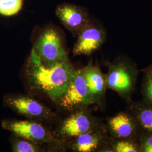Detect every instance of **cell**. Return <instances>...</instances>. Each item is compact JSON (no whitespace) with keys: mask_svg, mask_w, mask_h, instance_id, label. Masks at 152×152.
<instances>
[{"mask_svg":"<svg viewBox=\"0 0 152 152\" xmlns=\"http://www.w3.org/2000/svg\"><path fill=\"white\" fill-rule=\"evenodd\" d=\"M139 120L145 129L152 132V109L142 110L139 114Z\"/></svg>","mask_w":152,"mask_h":152,"instance_id":"obj_15","label":"cell"},{"mask_svg":"<svg viewBox=\"0 0 152 152\" xmlns=\"http://www.w3.org/2000/svg\"><path fill=\"white\" fill-rule=\"evenodd\" d=\"M107 83L109 88L119 92L130 90L132 81L128 72L122 67H115L109 73Z\"/></svg>","mask_w":152,"mask_h":152,"instance_id":"obj_10","label":"cell"},{"mask_svg":"<svg viewBox=\"0 0 152 152\" xmlns=\"http://www.w3.org/2000/svg\"><path fill=\"white\" fill-rule=\"evenodd\" d=\"M109 124L112 131L120 137H127L133 132L132 121L126 114L120 113L115 115L110 120Z\"/></svg>","mask_w":152,"mask_h":152,"instance_id":"obj_11","label":"cell"},{"mask_svg":"<svg viewBox=\"0 0 152 152\" xmlns=\"http://www.w3.org/2000/svg\"><path fill=\"white\" fill-rule=\"evenodd\" d=\"M141 151L143 152H152V136L147 138L142 144Z\"/></svg>","mask_w":152,"mask_h":152,"instance_id":"obj_18","label":"cell"},{"mask_svg":"<svg viewBox=\"0 0 152 152\" xmlns=\"http://www.w3.org/2000/svg\"><path fill=\"white\" fill-rule=\"evenodd\" d=\"M92 122L83 112L72 114L64 121L61 125L59 133L64 137H77L91 131Z\"/></svg>","mask_w":152,"mask_h":152,"instance_id":"obj_8","label":"cell"},{"mask_svg":"<svg viewBox=\"0 0 152 152\" xmlns=\"http://www.w3.org/2000/svg\"><path fill=\"white\" fill-rule=\"evenodd\" d=\"M9 104L17 112L33 118L48 119L53 116V112L35 99L26 96L11 98Z\"/></svg>","mask_w":152,"mask_h":152,"instance_id":"obj_7","label":"cell"},{"mask_svg":"<svg viewBox=\"0 0 152 152\" xmlns=\"http://www.w3.org/2000/svg\"><path fill=\"white\" fill-rule=\"evenodd\" d=\"M55 14L61 23L73 36H77L91 20L87 9L72 3L60 4L57 6Z\"/></svg>","mask_w":152,"mask_h":152,"instance_id":"obj_4","label":"cell"},{"mask_svg":"<svg viewBox=\"0 0 152 152\" xmlns=\"http://www.w3.org/2000/svg\"><path fill=\"white\" fill-rule=\"evenodd\" d=\"M33 50L45 64L68 61L63 33L52 24L38 32L33 42Z\"/></svg>","mask_w":152,"mask_h":152,"instance_id":"obj_2","label":"cell"},{"mask_svg":"<svg viewBox=\"0 0 152 152\" xmlns=\"http://www.w3.org/2000/svg\"><path fill=\"white\" fill-rule=\"evenodd\" d=\"M100 140L98 135L89 131L77 136L73 147L77 152H92L98 148Z\"/></svg>","mask_w":152,"mask_h":152,"instance_id":"obj_12","label":"cell"},{"mask_svg":"<svg viewBox=\"0 0 152 152\" xmlns=\"http://www.w3.org/2000/svg\"><path fill=\"white\" fill-rule=\"evenodd\" d=\"M94 100L82 70L73 69L69 84L58 101L59 105L66 110H72L93 103Z\"/></svg>","mask_w":152,"mask_h":152,"instance_id":"obj_3","label":"cell"},{"mask_svg":"<svg viewBox=\"0 0 152 152\" xmlns=\"http://www.w3.org/2000/svg\"><path fill=\"white\" fill-rule=\"evenodd\" d=\"M145 94L148 99L152 103V72L148 76L146 85Z\"/></svg>","mask_w":152,"mask_h":152,"instance_id":"obj_17","label":"cell"},{"mask_svg":"<svg viewBox=\"0 0 152 152\" xmlns=\"http://www.w3.org/2000/svg\"><path fill=\"white\" fill-rule=\"evenodd\" d=\"M4 128L21 138L36 144L54 142L56 140L44 126L31 121H6Z\"/></svg>","mask_w":152,"mask_h":152,"instance_id":"obj_5","label":"cell"},{"mask_svg":"<svg viewBox=\"0 0 152 152\" xmlns=\"http://www.w3.org/2000/svg\"><path fill=\"white\" fill-rule=\"evenodd\" d=\"M73 69L68 61L45 64L32 49L27 74L33 87L58 102L69 84Z\"/></svg>","mask_w":152,"mask_h":152,"instance_id":"obj_1","label":"cell"},{"mask_svg":"<svg viewBox=\"0 0 152 152\" xmlns=\"http://www.w3.org/2000/svg\"><path fill=\"white\" fill-rule=\"evenodd\" d=\"M114 151L117 152H136L138 151L135 145L129 141H119L114 145Z\"/></svg>","mask_w":152,"mask_h":152,"instance_id":"obj_16","label":"cell"},{"mask_svg":"<svg viewBox=\"0 0 152 152\" xmlns=\"http://www.w3.org/2000/svg\"><path fill=\"white\" fill-rule=\"evenodd\" d=\"M77 36L73 49L75 55L91 54L101 47L106 37L103 29L91 19Z\"/></svg>","mask_w":152,"mask_h":152,"instance_id":"obj_6","label":"cell"},{"mask_svg":"<svg viewBox=\"0 0 152 152\" xmlns=\"http://www.w3.org/2000/svg\"><path fill=\"white\" fill-rule=\"evenodd\" d=\"M24 5V0H0V15L11 17L18 15Z\"/></svg>","mask_w":152,"mask_h":152,"instance_id":"obj_13","label":"cell"},{"mask_svg":"<svg viewBox=\"0 0 152 152\" xmlns=\"http://www.w3.org/2000/svg\"><path fill=\"white\" fill-rule=\"evenodd\" d=\"M82 72L87 87L94 99L102 95L105 91V80L100 69L96 66L88 65Z\"/></svg>","mask_w":152,"mask_h":152,"instance_id":"obj_9","label":"cell"},{"mask_svg":"<svg viewBox=\"0 0 152 152\" xmlns=\"http://www.w3.org/2000/svg\"><path fill=\"white\" fill-rule=\"evenodd\" d=\"M12 149L14 152H37L40 151V148L37 145V144L23 138L15 141Z\"/></svg>","mask_w":152,"mask_h":152,"instance_id":"obj_14","label":"cell"}]
</instances>
